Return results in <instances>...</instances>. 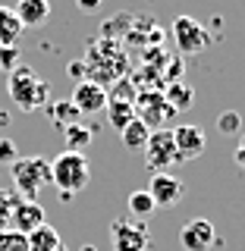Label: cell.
Segmentation results:
<instances>
[{"label": "cell", "instance_id": "cell-26", "mask_svg": "<svg viewBox=\"0 0 245 251\" xmlns=\"http://www.w3.org/2000/svg\"><path fill=\"white\" fill-rule=\"evenodd\" d=\"M76 6H79V10H85V13H91V10H98V0H76Z\"/></svg>", "mask_w": 245, "mask_h": 251}, {"label": "cell", "instance_id": "cell-9", "mask_svg": "<svg viewBox=\"0 0 245 251\" xmlns=\"http://www.w3.org/2000/svg\"><path fill=\"white\" fill-rule=\"evenodd\" d=\"M173 145H176L179 163H186V160H195V157L204 154V148H208V135H204V129L198 123H183V126L173 129Z\"/></svg>", "mask_w": 245, "mask_h": 251}, {"label": "cell", "instance_id": "cell-10", "mask_svg": "<svg viewBox=\"0 0 245 251\" xmlns=\"http://www.w3.org/2000/svg\"><path fill=\"white\" fill-rule=\"evenodd\" d=\"M183 179L179 176H170V173H154L151 176V185H148V195H151L154 207H176L183 201Z\"/></svg>", "mask_w": 245, "mask_h": 251}, {"label": "cell", "instance_id": "cell-28", "mask_svg": "<svg viewBox=\"0 0 245 251\" xmlns=\"http://www.w3.org/2000/svg\"><path fill=\"white\" fill-rule=\"evenodd\" d=\"M10 123V113H6V110H0V126H6Z\"/></svg>", "mask_w": 245, "mask_h": 251}, {"label": "cell", "instance_id": "cell-1", "mask_svg": "<svg viewBox=\"0 0 245 251\" xmlns=\"http://www.w3.org/2000/svg\"><path fill=\"white\" fill-rule=\"evenodd\" d=\"M6 91H10V100H16V107L22 113H35V110L51 107V85L31 66H22V63L6 75Z\"/></svg>", "mask_w": 245, "mask_h": 251}, {"label": "cell", "instance_id": "cell-22", "mask_svg": "<svg viewBox=\"0 0 245 251\" xmlns=\"http://www.w3.org/2000/svg\"><path fill=\"white\" fill-rule=\"evenodd\" d=\"M0 251H28V235H22L16 229L0 232Z\"/></svg>", "mask_w": 245, "mask_h": 251}, {"label": "cell", "instance_id": "cell-14", "mask_svg": "<svg viewBox=\"0 0 245 251\" xmlns=\"http://www.w3.org/2000/svg\"><path fill=\"white\" fill-rule=\"evenodd\" d=\"M22 28H26V25L19 22V16H16L13 6H0V44L16 47V44H19Z\"/></svg>", "mask_w": 245, "mask_h": 251}, {"label": "cell", "instance_id": "cell-16", "mask_svg": "<svg viewBox=\"0 0 245 251\" xmlns=\"http://www.w3.org/2000/svg\"><path fill=\"white\" fill-rule=\"evenodd\" d=\"M47 113H51V120L57 129H69V126L82 123V113H79V107L73 100H54L51 107H47Z\"/></svg>", "mask_w": 245, "mask_h": 251}, {"label": "cell", "instance_id": "cell-8", "mask_svg": "<svg viewBox=\"0 0 245 251\" xmlns=\"http://www.w3.org/2000/svg\"><path fill=\"white\" fill-rule=\"evenodd\" d=\"M217 242L220 239H217L214 223L204 220V217L189 220L183 229H179V248H183V251H211Z\"/></svg>", "mask_w": 245, "mask_h": 251}, {"label": "cell", "instance_id": "cell-12", "mask_svg": "<svg viewBox=\"0 0 245 251\" xmlns=\"http://www.w3.org/2000/svg\"><path fill=\"white\" fill-rule=\"evenodd\" d=\"M44 223H47V217H44V207L38 201H19L10 214V229L22 232V235L35 232L38 226H44Z\"/></svg>", "mask_w": 245, "mask_h": 251}, {"label": "cell", "instance_id": "cell-13", "mask_svg": "<svg viewBox=\"0 0 245 251\" xmlns=\"http://www.w3.org/2000/svg\"><path fill=\"white\" fill-rule=\"evenodd\" d=\"M16 16H19V22L26 28L41 25V22H47V16H51V0H19Z\"/></svg>", "mask_w": 245, "mask_h": 251}, {"label": "cell", "instance_id": "cell-31", "mask_svg": "<svg viewBox=\"0 0 245 251\" xmlns=\"http://www.w3.org/2000/svg\"><path fill=\"white\" fill-rule=\"evenodd\" d=\"M98 3H101V0H98Z\"/></svg>", "mask_w": 245, "mask_h": 251}, {"label": "cell", "instance_id": "cell-4", "mask_svg": "<svg viewBox=\"0 0 245 251\" xmlns=\"http://www.w3.org/2000/svg\"><path fill=\"white\" fill-rule=\"evenodd\" d=\"M136 120H141L151 132L157 129H167L170 116H173V107L167 104V98H163V91H154V88H141L136 91Z\"/></svg>", "mask_w": 245, "mask_h": 251}, {"label": "cell", "instance_id": "cell-5", "mask_svg": "<svg viewBox=\"0 0 245 251\" xmlns=\"http://www.w3.org/2000/svg\"><path fill=\"white\" fill-rule=\"evenodd\" d=\"M113 251H151V229L145 220H113L110 223Z\"/></svg>", "mask_w": 245, "mask_h": 251}, {"label": "cell", "instance_id": "cell-18", "mask_svg": "<svg viewBox=\"0 0 245 251\" xmlns=\"http://www.w3.org/2000/svg\"><path fill=\"white\" fill-rule=\"evenodd\" d=\"M163 98H167V104L173 107V113H183V110L192 107L195 91L189 88L186 82H173V85H163Z\"/></svg>", "mask_w": 245, "mask_h": 251}, {"label": "cell", "instance_id": "cell-15", "mask_svg": "<svg viewBox=\"0 0 245 251\" xmlns=\"http://www.w3.org/2000/svg\"><path fill=\"white\" fill-rule=\"evenodd\" d=\"M148 138H151V129H148L141 120H132V123L120 132V141H123L126 151H145Z\"/></svg>", "mask_w": 245, "mask_h": 251}, {"label": "cell", "instance_id": "cell-29", "mask_svg": "<svg viewBox=\"0 0 245 251\" xmlns=\"http://www.w3.org/2000/svg\"><path fill=\"white\" fill-rule=\"evenodd\" d=\"M82 251H94V248H91V245H85V248H82Z\"/></svg>", "mask_w": 245, "mask_h": 251}, {"label": "cell", "instance_id": "cell-7", "mask_svg": "<svg viewBox=\"0 0 245 251\" xmlns=\"http://www.w3.org/2000/svg\"><path fill=\"white\" fill-rule=\"evenodd\" d=\"M173 38H176L179 53H201L211 44V35L204 31V25L192 16H176L173 19Z\"/></svg>", "mask_w": 245, "mask_h": 251}, {"label": "cell", "instance_id": "cell-30", "mask_svg": "<svg viewBox=\"0 0 245 251\" xmlns=\"http://www.w3.org/2000/svg\"><path fill=\"white\" fill-rule=\"evenodd\" d=\"M57 251H69V248H63V245H60V248H57Z\"/></svg>", "mask_w": 245, "mask_h": 251}, {"label": "cell", "instance_id": "cell-3", "mask_svg": "<svg viewBox=\"0 0 245 251\" xmlns=\"http://www.w3.org/2000/svg\"><path fill=\"white\" fill-rule=\"evenodd\" d=\"M10 176H13L16 192L22 195V201H35L44 185H54L51 160H44V157H16L10 163Z\"/></svg>", "mask_w": 245, "mask_h": 251}, {"label": "cell", "instance_id": "cell-2", "mask_svg": "<svg viewBox=\"0 0 245 251\" xmlns=\"http://www.w3.org/2000/svg\"><path fill=\"white\" fill-rule=\"evenodd\" d=\"M51 182L60 188L63 201H69L73 195L82 192V188H88V182H91L88 157L79 154V151H63L57 160H51Z\"/></svg>", "mask_w": 245, "mask_h": 251}, {"label": "cell", "instance_id": "cell-23", "mask_svg": "<svg viewBox=\"0 0 245 251\" xmlns=\"http://www.w3.org/2000/svg\"><path fill=\"white\" fill-rule=\"evenodd\" d=\"M16 66H19V44H16V47L0 44V69H3V73L10 75Z\"/></svg>", "mask_w": 245, "mask_h": 251}, {"label": "cell", "instance_id": "cell-6", "mask_svg": "<svg viewBox=\"0 0 245 251\" xmlns=\"http://www.w3.org/2000/svg\"><path fill=\"white\" fill-rule=\"evenodd\" d=\"M145 160L151 167V173H170L176 167L179 157H176V145H173V129L151 132V138L145 145Z\"/></svg>", "mask_w": 245, "mask_h": 251}, {"label": "cell", "instance_id": "cell-25", "mask_svg": "<svg viewBox=\"0 0 245 251\" xmlns=\"http://www.w3.org/2000/svg\"><path fill=\"white\" fill-rule=\"evenodd\" d=\"M233 160H236L239 170H245V132L239 135V145H236V151H233Z\"/></svg>", "mask_w": 245, "mask_h": 251}, {"label": "cell", "instance_id": "cell-24", "mask_svg": "<svg viewBox=\"0 0 245 251\" xmlns=\"http://www.w3.org/2000/svg\"><path fill=\"white\" fill-rule=\"evenodd\" d=\"M16 157H19V154H16V145H13L10 138H0V163H6V167H10Z\"/></svg>", "mask_w": 245, "mask_h": 251}, {"label": "cell", "instance_id": "cell-19", "mask_svg": "<svg viewBox=\"0 0 245 251\" xmlns=\"http://www.w3.org/2000/svg\"><path fill=\"white\" fill-rule=\"evenodd\" d=\"M63 132H66V151H79V154H82L85 148L94 141V129L85 126V123H76V126H69V129H63Z\"/></svg>", "mask_w": 245, "mask_h": 251}, {"label": "cell", "instance_id": "cell-27", "mask_svg": "<svg viewBox=\"0 0 245 251\" xmlns=\"http://www.w3.org/2000/svg\"><path fill=\"white\" fill-rule=\"evenodd\" d=\"M6 229H10V210L0 207V232H6Z\"/></svg>", "mask_w": 245, "mask_h": 251}, {"label": "cell", "instance_id": "cell-17", "mask_svg": "<svg viewBox=\"0 0 245 251\" xmlns=\"http://www.w3.org/2000/svg\"><path fill=\"white\" fill-rule=\"evenodd\" d=\"M63 245L60 242V232L54 229L51 223L38 226L35 232H28V251H57Z\"/></svg>", "mask_w": 245, "mask_h": 251}, {"label": "cell", "instance_id": "cell-21", "mask_svg": "<svg viewBox=\"0 0 245 251\" xmlns=\"http://www.w3.org/2000/svg\"><path fill=\"white\" fill-rule=\"evenodd\" d=\"M217 132L220 135H242V113L239 110H223L217 116Z\"/></svg>", "mask_w": 245, "mask_h": 251}, {"label": "cell", "instance_id": "cell-11", "mask_svg": "<svg viewBox=\"0 0 245 251\" xmlns=\"http://www.w3.org/2000/svg\"><path fill=\"white\" fill-rule=\"evenodd\" d=\"M69 100L79 107V113H82V116L101 113V110L107 107V88H101V85L82 78V82L76 85V91H73V98H69Z\"/></svg>", "mask_w": 245, "mask_h": 251}, {"label": "cell", "instance_id": "cell-20", "mask_svg": "<svg viewBox=\"0 0 245 251\" xmlns=\"http://www.w3.org/2000/svg\"><path fill=\"white\" fill-rule=\"evenodd\" d=\"M154 210L157 207H154V201H151V195H148V192H132L129 195V214L136 217V220H148Z\"/></svg>", "mask_w": 245, "mask_h": 251}]
</instances>
